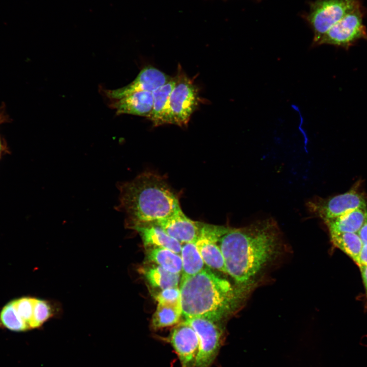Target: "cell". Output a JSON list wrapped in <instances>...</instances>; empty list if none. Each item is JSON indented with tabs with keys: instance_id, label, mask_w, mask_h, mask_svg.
I'll return each mask as SVG.
<instances>
[{
	"instance_id": "1",
	"label": "cell",
	"mask_w": 367,
	"mask_h": 367,
	"mask_svg": "<svg viewBox=\"0 0 367 367\" xmlns=\"http://www.w3.org/2000/svg\"><path fill=\"white\" fill-rule=\"evenodd\" d=\"M280 245V232L270 219L241 228L228 227L219 241L227 273L243 286L277 256Z\"/></svg>"
},
{
	"instance_id": "2",
	"label": "cell",
	"mask_w": 367,
	"mask_h": 367,
	"mask_svg": "<svg viewBox=\"0 0 367 367\" xmlns=\"http://www.w3.org/2000/svg\"><path fill=\"white\" fill-rule=\"evenodd\" d=\"M118 209L130 227L165 218L180 208L177 196L161 176L142 173L120 185Z\"/></svg>"
},
{
	"instance_id": "3",
	"label": "cell",
	"mask_w": 367,
	"mask_h": 367,
	"mask_svg": "<svg viewBox=\"0 0 367 367\" xmlns=\"http://www.w3.org/2000/svg\"><path fill=\"white\" fill-rule=\"evenodd\" d=\"M182 316L220 322L232 310L236 296L230 282L205 268L180 281Z\"/></svg>"
},
{
	"instance_id": "4",
	"label": "cell",
	"mask_w": 367,
	"mask_h": 367,
	"mask_svg": "<svg viewBox=\"0 0 367 367\" xmlns=\"http://www.w3.org/2000/svg\"><path fill=\"white\" fill-rule=\"evenodd\" d=\"M360 0H316L306 19L314 32L315 44L336 22L356 7Z\"/></svg>"
},
{
	"instance_id": "5",
	"label": "cell",
	"mask_w": 367,
	"mask_h": 367,
	"mask_svg": "<svg viewBox=\"0 0 367 367\" xmlns=\"http://www.w3.org/2000/svg\"><path fill=\"white\" fill-rule=\"evenodd\" d=\"M199 103L198 87L179 70L170 96L172 124L181 127L186 126Z\"/></svg>"
},
{
	"instance_id": "6",
	"label": "cell",
	"mask_w": 367,
	"mask_h": 367,
	"mask_svg": "<svg viewBox=\"0 0 367 367\" xmlns=\"http://www.w3.org/2000/svg\"><path fill=\"white\" fill-rule=\"evenodd\" d=\"M363 15L361 5L334 24L316 44H330L348 49L359 40H367V30L363 23Z\"/></svg>"
},
{
	"instance_id": "7",
	"label": "cell",
	"mask_w": 367,
	"mask_h": 367,
	"mask_svg": "<svg viewBox=\"0 0 367 367\" xmlns=\"http://www.w3.org/2000/svg\"><path fill=\"white\" fill-rule=\"evenodd\" d=\"M199 337L198 352L194 367H211L221 347L223 330L219 322L204 318L185 319Z\"/></svg>"
},
{
	"instance_id": "8",
	"label": "cell",
	"mask_w": 367,
	"mask_h": 367,
	"mask_svg": "<svg viewBox=\"0 0 367 367\" xmlns=\"http://www.w3.org/2000/svg\"><path fill=\"white\" fill-rule=\"evenodd\" d=\"M307 205L311 213L325 221L353 209L366 207V202L361 194L355 190H350L326 199L317 198L311 200Z\"/></svg>"
},
{
	"instance_id": "9",
	"label": "cell",
	"mask_w": 367,
	"mask_h": 367,
	"mask_svg": "<svg viewBox=\"0 0 367 367\" xmlns=\"http://www.w3.org/2000/svg\"><path fill=\"white\" fill-rule=\"evenodd\" d=\"M227 228L228 226L203 223L195 242L205 264L224 273L227 272L219 241Z\"/></svg>"
},
{
	"instance_id": "10",
	"label": "cell",
	"mask_w": 367,
	"mask_h": 367,
	"mask_svg": "<svg viewBox=\"0 0 367 367\" xmlns=\"http://www.w3.org/2000/svg\"><path fill=\"white\" fill-rule=\"evenodd\" d=\"M181 367H194L199 348V337L193 328L184 321L174 327L168 337Z\"/></svg>"
},
{
	"instance_id": "11",
	"label": "cell",
	"mask_w": 367,
	"mask_h": 367,
	"mask_svg": "<svg viewBox=\"0 0 367 367\" xmlns=\"http://www.w3.org/2000/svg\"><path fill=\"white\" fill-rule=\"evenodd\" d=\"M171 78L158 69L152 66H146L128 85L117 89L104 90V94L109 99L114 100L138 91L153 92L168 83Z\"/></svg>"
},
{
	"instance_id": "12",
	"label": "cell",
	"mask_w": 367,
	"mask_h": 367,
	"mask_svg": "<svg viewBox=\"0 0 367 367\" xmlns=\"http://www.w3.org/2000/svg\"><path fill=\"white\" fill-rule=\"evenodd\" d=\"M151 223L161 227L181 244L195 242L203 224L187 217L181 208L168 217Z\"/></svg>"
},
{
	"instance_id": "13",
	"label": "cell",
	"mask_w": 367,
	"mask_h": 367,
	"mask_svg": "<svg viewBox=\"0 0 367 367\" xmlns=\"http://www.w3.org/2000/svg\"><path fill=\"white\" fill-rule=\"evenodd\" d=\"M110 106L117 114H131L149 118L153 106V93L138 91L123 98L112 100Z\"/></svg>"
},
{
	"instance_id": "14",
	"label": "cell",
	"mask_w": 367,
	"mask_h": 367,
	"mask_svg": "<svg viewBox=\"0 0 367 367\" xmlns=\"http://www.w3.org/2000/svg\"><path fill=\"white\" fill-rule=\"evenodd\" d=\"M132 228L139 233L145 247H161L180 254L181 244L160 226L152 223H146L136 225Z\"/></svg>"
},
{
	"instance_id": "15",
	"label": "cell",
	"mask_w": 367,
	"mask_h": 367,
	"mask_svg": "<svg viewBox=\"0 0 367 367\" xmlns=\"http://www.w3.org/2000/svg\"><path fill=\"white\" fill-rule=\"evenodd\" d=\"M175 84V78L152 92L153 106L148 118L154 126L172 124L170 96Z\"/></svg>"
},
{
	"instance_id": "16",
	"label": "cell",
	"mask_w": 367,
	"mask_h": 367,
	"mask_svg": "<svg viewBox=\"0 0 367 367\" xmlns=\"http://www.w3.org/2000/svg\"><path fill=\"white\" fill-rule=\"evenodd\" d=\"M367 220V208H359L351 211L334 219L325 222L330 234L358 233Z\"/></svg>"
},
{
	"instance_id": "17",
	"label": "cell",
	"mask_w": 367,
	"mask_h": 367,
	"mask_svg": "<svg viewBox=\"0 0 367 367\" xmlns=\"http://www.w3.org/2000/svg\"><path fill=\"white\" fill-rule=\"evenodd\" d=\"M140 273L151 286L160 290L178 287L180 281V274L170 272L152 263L142 267Z\"/></svg>"
},
{
	"instance_id": "18",
	"label": "cell",
	"mask_w": 367,
	"mask_h": 367,
	"mask_svg": "<svg viewBox=\"0 0 367 367\" xmlns=\"http://www.w3.org/2000/svg\"><path fill=\"white\" fill-rule=\"evenodd\" d=\"M146 254L149 263L158 265L173 273H181L182 260L180 254L168 249L156 246L146 247Z\"/></svg>"
},
{
	"instance_id": "19",
	"label": "cell",
	"mask_w": 367,
	"mask_h": 367,
	"mask_svg": "<svg viewBox=\"0 0 367 367\" xmlns=\"http://www.w3.org/2000/svg\"><path fill=\"white\" fill-rule=\"evenodd\" d=\"M180 256L182 260L181 279L193 276L205 268V263L195 242L181 244Z\"/></svg>"
},
{
	"instance_id": "20",
	"label": "cell",
	"mask_w": 367,
	"mask_h": 367,
	"mask_svg": "<svg viewBox=\"0 0 367 367\" xmlns=\"http://www.w3.org/2000/svg\"><path fill=\"white\" fill-rule=\"evenodd\" d=\"M330 234L333 245L345 253L357 265L363 245L358 233L346 232Z\"/></svg>"
},
{
	"instance_id": "21",
	"label": "cell",
	"mask_w": 367,
	"mask_h": 367,
	"mask_svg": "<svg viewBox=\"0 0 367 367\" xmlns=\"http://www.w3.org/2000/svg\"><path fill=\"white\" fill-rule=\"evenodd\" d=\"M181 316V307L158 303L152 317L151 328L156 330L174 325L179 321Z\"/></svg>"
},
{
	"instance_id": "22",
	"label": "cell",
	"mask_w": 367,
	"mask_h": 367,
	"mask_svg": "<svg viewBox=\"0 0 367 367\" xmlns=\"http://www.w3.org/2000/svg\"><path fill=\"white\" fill-rule=\"evenodd\" d=\"M0 325L14 331H23L29 329L17 314L11 301L6 304L0 311Z\"/></svg>"
},
{
	"instance_id": "23",
	"label": "cell",
	"mask_w": 367,
	"mask_h": 367,
	"mask_svg": "<svg viewBox=\"0 0 367 367\" xmlns=\"http://www.w3.org/2000/svg\"><path fill=\"white\" fill-rule=\"evenodd\" d=\"M36 298L24 297L11 301L19 318L31 329Z\"/></svg>"
},
{
	"instance_id": "24",
	"label": "cell",
	"mask_w": 367,
	"mask_h": 367,
	"mask_svg": "<svg viewBox=\"0 0 367 367\" xmlns=\"http://www.w3.org/2000/svg\"><path fill=\"white\" fill-rule=\"evenodd\" d=\"M51 314V309L48 303L43 300L36 299L31 329L42 325Z\"/></svg>"
},
{
	"instance_id": "25",
	"label": "cell",
	"mask_w": 367,
	"mask_h": 367,
	"mask_svg": "<svg viewBox=\"0 0 367 367\" xmlns=\"http://www.w3.org/2000/svg\"><path fill=\"white\" fill-rule=\"evenodd\" d=\"M158 303L181 306V294L180 289L173 287L161 290L155 296Z\"/></svg>"
},
{
	"instance_id": "26",
	"label": "cell",
	"mask_w": 367,
	"mask_h": 367,
	"mask_svg": "<svg viewBox=\"0 0 367 367\" xmlns=\"http://www.w3.org/2000/svg\"><path fill=\"white\" fill-rule=\"evenodd\" d=\"M357 265L367 266V243L362 245L358 258Z\"/></svg>"
},
{
	"instance_id": "27",
	"label": "cell",
	"mask_w": 367,
	"mask_h": 367,
	"mask_svg": "<svg viewBox=\"0 0 367 367\" xmlns=\"http://www.w3.org/2000/svg\"><path fill=\"white\" fill-rule=\"evenodd\" d=\"M357 233L363 244L367 243V220Z\"/></svg>"
},
{
	"instance_id": "28",
	"label": "cell",
	"mask_w": 367,
	"mask_h": 367,
	"mask_svg": "<svg viewBox=\"0 0 367 367\" xmlns=\"http://www.w3.org/2000/svg\"><path fill=\"white\" fill-rule=\"evenodd\" d=\"M360 271L363 283L365 288L367 298V266H358Z\"/></svg>"
},
{
	"instance_id": "29",
	"label": "cell",
	"mask_w": 367,
	"mask_h": 367,
	"mask_svg": "<svg viewBox=\"0 0 367 367\" xmlns=\"http://www.w3.org/2000/svg\"><path fill=\"white\" fill-rule=\"evenodd\" d=\"M1 141H0V152H1Z\"/></svg>"
}]
</instances>
